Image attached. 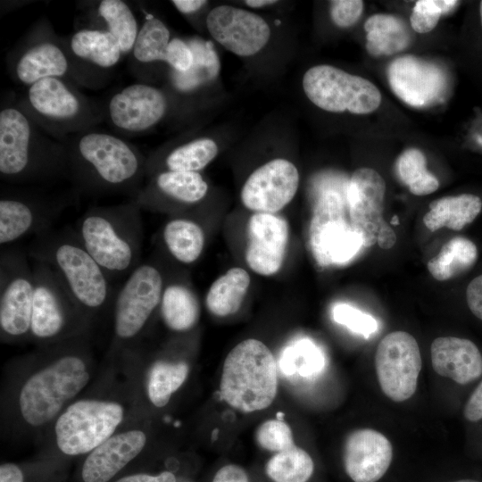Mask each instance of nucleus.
Returning a JSON list of instances; mask_svg holds the SVG:
<instances>
[{
	"label": "nucleus",
	"mask_w": 482,
	"mask_h": 482,
	"mask_svg": "<svg viewBox=\"0 0 482 482\" xmlns=\"http://www.w3.org/2000/svg\"><path fill=\"white\" fill-rule=\"evenodd\" d=\"M44 347L30 358L33 370L21 379L14 395L16 416L31 431L54 424L93 375L87 334Z\"/></svg>",
	"instance_id": "1"
},
{
	"label": "nucleus",
	"mask_w": 482,
	"mask_h": 482,
	"mask_svg": "<svg viewBox=\"0 0 482 482\" xmlns=\"http://www.w3.org/2000/svg\"><path fill=\"white\" fill-rule=\"evenodd\" d=\"M63 143L67 170L81 190L93 194L128 192L133 197L140 189L146 161L126 140L88 129Z\"/></svg>",
	"instance_id": "2"
},
{
	"label": "nucleus",
	"mask_w": 482,
	"mask_h": 482,
	"mask_svg": "<svg viewBox=\"0 0 482 482\" xmlns=\"http://www.w3.org/2000/svg\"><path fill=\"white\" fill-rule=\"evenodd\" d=\"M30 260L44 262L57 274L69 294L93 320L112 306L111 278L79 241L71 228L46 231L27 249Z\"/></svg>",
	"instance_id": "3"
},
{
	"label": "nucleus",
	"mask_w": 482,
	"mask_h": 482,
	"mask_svg": "<svg viewBox=\"0 0 482 482\" xmlns=\"http://www.w3.org/2000/svg\"><path fill=\"white\" fill-rule=\"evenodd\" d=\"M19 105L0 111V177L10 184L43 181L67 170L64 143L46 137Z\"/></svg>",
	"instance_id": "4"
},
{
	"label": "nucleus",
	"mask_w": 482,
	"mask_h": 482,
	"mask_svg": "<svg viewBox=\"0 0 482 482\" xmlns=\"http://www.w3.org/2000/svg\"><path fill=\"white\" fill-rule=\"evenodd\" d=\"M141 208L128 203L88 209L77 221L75 232L111 279L128 276L141 262Z\"/></svg>",
	"instance_id": "5"
},
{
	"label": "nucleus",
	"mask_w": 482,
	"mask_h": 482,
	"mask_svg": "<svg viewBox=\"0 0 482 482\" xmlns=\"http://www.w3.org/2000/svg\"><path fill=\"white\" fill-rule=\"evenodd\" d=\"M278 392V369L269 347L254 338L238 343L225 358L220 393L243 412L268 408Z\"/></svg>",
	"instance_id": "6"
},
{
	"label": "nucleus",
	"mask_w": 482,
	"mask_h": 482,
	"mask_svg": "<svg viewBox=\"0 0 482 482\" xmlns=\"http://www.w3.org/2000/svg\"><path fill=\"white\" fill-rule=\"evenodd\" d=\"M127 406L112 396L76 399L53 424L58 451L69 457L87 455L124 425Z\"/></svg>",
	"instance_id": "7"
},
{
	"label": "nucleus",
	"mask_w": 482,
	"mask_h": 482,
	"mask_svg": "<svg viewBox=\"0 0 482 482\" xmlns=\"http://www.w3.org/2000/svg\"><path fill=\"white\" fill-rule=\"evenodd\" d=\"M32 261L34 296L29 339L50 345L86 335L91 321L47 264Z\"/></svg>",
	"instance_id": "8"
},
{
	"label": "nucleus",
	"mask_w": 482,
	"mask_h": 482,
	"mask_svg": "<svg viewBox=\"0 0 482 482\" xmlns=\"http://www.w3.org/2000/svg\"><path fill=\"white\" fill-rule=\"evenodd\" d=\"M19 105L44 131L59 138L88 130L100 119L97 109L71 81L60 78L29 86Z\"/></svg>",
	"instance_id": "9"
},
{
	"label": "nucleus",
	"mask_w": 482,
	"mask_h": 482,
	"mask_svg": "<svg viewBox=\"0 0 482 482\" xmlns=\"http://www.w3.org/2000/svg\"><path fill=\"white\" fill-rule=\"evenodd\" d=\"M164 286V275L153 262H140L127 276L112 306L114 352L134 348L159 310Z\"/></svg>",
	"instance_id": "10"
},
{
	"label": "nucleus",
	"mask_w": 482,
	"mask_h": 482,
	"mask_svg": "<svg viewBox=\"0 0 482 482\" xmlns=\"http://www.w3.org/2000/svg\"><path fill=\"white\" fill-rule=\"evenodd\" d=\"M27 252L12 245L0 251V335L2 342L29 339L34 273Z\"/></svg>",
	"instance_id": "11"
},
{
	"label": "nucleus",
	"mask_w": 482,
	"mask_h": 482,
	"mask_svg": "<svg viewBox=\"0 0 482 482\" xmlns=\"http://www.w3.org/2000/svg\"><path fill=\"white\" fill-rule=\"evenodd\" d=\"M303 88L313 104L330 112L369 114L382 99L378 88L367 79L326 64L304 73Z\"/></svg>",
	"instance_id": "12"
},
{
	"label": "nucleus",
	"mask_w": 482,
	"mask_h": 482,
	"mask_svg": "<svg viewBox=\"0 0 482 482\" xmlns=\"http://www.w3.org/2000/svg\"><path fill=\"white\" fill-rule=\"evenodd\" d=\"M312 255L320 266L351 261L364 247L361 236L347 220L341 195L324 191L317 200L309 229Z\"/></svg>",
	"instance_id": "13"
},
{
	"label": "nucleus",
	"mask_w": 482,
	"mask_h": 482,
	"mask_svg": "<svg viewBox=\"0 0 482 482\" xmlns=\"http://www.w3.org/2000/svg\"><path fill=\"white\" fill-rule=\"evenodd\" d=\"M67 203L36 192L2 188L0 195V245L37 237L52 229V225Z\"/></svg>",
	"instance_id": "14"
},
{
	"label": "nucleus",
	"mask_w": 482,
	"mask_h": 482,
	"mask_svg": "<svg viewBox=\"0 0 482 482\" xmlns=\"http://www.w3.org/2000/svg\"><path fill=\"white\" fill-rule=\"evenodd\" d=\"M79 68L68 43L45 28L30 34L12 58L14 78L29 87L47 78L80 81Z\"/></svg>",
	"instance_id": "15"
},
{
	"label": "nucleus",
	"mask_w": 482,
	"mask_h": 482,
	"mask_svg": "<svg viewBox=\"0 0 482 482\" xmlns=\"http://www.w3.org/2000/svg\"><path fill=\"white\" fill-rule=\"evenodd\" d=\"M375 369L383 394L394 402L411 398L417 388L421 355L416 339L408 332L394 331L377 346Z\"/></svg>",
	"instance_id": "16"
},
{
	"label": "nucleus",
	"mask_w": 482,
	"mask_h": 482,
	"mask_svg": "<svg viewBox=\"0 0 482 482\" xmlns=\"http://www.w3.org/2000/svg\"><path fill=\"white\" fill-rule=\"evenodd\" d=\"M386 77L393 93L414 108L442 102L448 90V77L440 65L411 54L391 62Z\"/></svg>",
	"instance_id": "17"
},
{
	"label": "nucleus",
	"mask_w": 482,
	"mask_h": 482,
	"mask_svg": "<svg viewBox=\"0 0 482 482\" xmlns=\"http://www.w3.org/2000/svg\"><path fill=\"white\" fill-rule=\"evenodd\" d=\"M148 434L138 426H123L85 455L79 470V482H113L145 449Z\"/></svg>",
	"instance_id": "18"
},
{
	"label": "nucleus",
	"mask_w": 482,
	"mask_h": 482,
	"mask_svg": "<svg viewBox=\"0 0 482 482\" xmlns=\"http://www.w3.org/2000/svg\"><path fill=\"white\" fill-rule=\"evenodd\" d=\"M299 186V172L290 161L278 158L257 168L241 190V201L256 212L276 213L288 204Z\"/></svg>",
	"instance_id": "19"
},
{
	"label": "nucleus",
	"mask_w": 482,
	"mask_h": 482,
	"mask_svg": "<svg viewBox=\"0 0 482 482\" xmlns=\"http://www.w3.org/2000/svg\"><path fill=\"white\" fill-rule=\"evenodd\" d=\"M386 182L374 169L362 167L352 174L346 189L349 220L361 236L363 246L378 241L383 218Z\"/></svg>",
	"instance_id": "20"
},
{
	"label": "nucleus",
	"mask_w": 482,
	"mask_h": 482,
	"mask_svg": "<svg viewBox=\"0 0 482 482\" xmlns=\"http://www.w3.org/2000/svg\"><path fill=\"white\" fill-rule=\"evenodd\" d=\"M206 26L217 42L239 56L257 54L270 37V29L263 18L229 5H220L210 11Z\"/></svg>",
	"instance_id": "21"
},
{
	"label": "nucleus",
	"mask_w": 482,
	"mask_h": 482,
	"mask_svg": "<svg viewBox=\"0 0 482 482\" xmlns=\"http://www.w3.org/2000/svg\"><path fill=\"white\" fill-rule=\"evenodd\" d=\"M167 107V99L159 88L145 83H134L111 97L107 117L117 130L139 134L159 123Z\"/></svg>",
	"instance_id": "22"
},
{
	"label": "nucleus",
	"mask_w": 482,
	"mask_h": 482,
	"mask_svg": "<svg viewBox=\"0 0 482 482\" xmlns=\"http://www.w3.org/2000/svg\"><path fill=\"white\" fill-rule=\"evenodd\" d=\"M247 238L245 258L249 268L262 276L277 273L282 267L289 238L285 218L275 213H253L248 220Z\"/></svg>",
	"instance_id": "23"
},
{
	"label": "nucleus",
	"mask_w": 482,
	"mask_h": 482,
	"mask_svg": "<svg viewBox=\"0 0 482 482\" xmlns=\"http://www.w3.org/2000/svg\"><path fill=\"white\" fill-rule=\"evenodd\" d=\"M393 447L382 433L371 428L351 432L344 444L343 462L353 482H377L387 471Z\"/></svg>",
	"instance_id": "24"
},
{
	"label": "nucleus",
	"mask_w": 482,
	"mask_h": 482,
	"mask_svg": "<svg viewBox=\"0 0 482 482\" xmlns=\"http://www.w3.org/2000/svg\"><path fill=\"white\" fill-rule=\"evenodd\" d=\"M151 180L132 197L141 209L153 210L162 200L190 205L202 201L208 184L199 172L163 170L150 175Z\"/></svg>",
	"instance_id": "25"
},
{
	"label": "nucleus",
	"mask_w": 482,
	"mask_h": 482,
	"mask_svg": "<svg viewBox=\"0 0 482 482\" xmlns=\"http://www.w3.org/2000/svg\"><path fill=\"white\" fill-rule=\"evenodd\" d=\"M430 355L435 372L457 384L466 385L482 376V354L469 339L437 337L431 344Z\"/></svg>",
	"instance_id": "26"
},
{
	"label": "nucleus",
	"mask_w": 482,
	"mask_h": 482,
	"mask_svg": "<svg viewBox=\"0 0 482 482\" xmlns=\"http://www.w3.org/2000/svg\"><path fill=\"white\" fill-rule=\"evenodd\" d=\"M68 46L75 61L99 69L114 67L123 55L118 40L105 29H82Z\"/></svg>",
	"instance_id": "27"
},
{
	"label": "nucleus",
	"mask_w": 482,
	"mask_h": 482,
	"mask_svg": "<svg viewBox=\"0 0 482 482\" xmlns=\"http://www.w3.org/2000/svg\"><path fill=\"white\" fill-rule=\"evenodd\" d=\"M366 49L374 57L395 54L405 50L411 35L406 22L389 13H376L365 23Z\"/></svg>",
	"instance_id": "28"
},
{
	"label": "nucleus",
	"mask_w": 482,
	"mask_h": 482,
	"mask_svg": "<svg viewBox=\"0 0 482 482\" xmlns=\"http://www.w3.org/2000/svg\"><path fill=\"white\" fill-rule=\"evenodd\" d=\"M423 217L426 228L436 231L442 228L461 230L480 213L481 199L472 194L445 196L432 201Z\"/></svg>",
	"instance_id": "29"
},
{
	"label": "nucleus",
	"mask_w": 482,
	"mask_h": 482,
	"mask_svg": "<svg viewBox=\"0 0 482 482\" xmlns=\"http://www.w3.org/2000/svg\"><path fill=\"white\" fill-rule=\"evenodd\" d=\"M159 312L165 326L174 332L192 329L200 317V304L194 291L181 282L165 284Z\"/></svg>",
	"instance_id": "30"
},
{
	"label": "nucleus",
	"mask_w": 482,
	"mask_h": 482,
	"mask_svg": "<svg viewBox=\"0 0 482 482\" xmlns=\"http://www.w3.org/2000/svg\"><path fill=\"white\" fill-rule=\"evenodd\" d=\"M162 241L174 260L191 264L199 259L204 251L205 234L196 220L188 217H175L163 226Z\"/></svg>",
	"instance_id": "31"
},
{
	"label": "nucleus",
	"mask_w": 482,
	"mask_h": 482,
	"mask_svg": "<svg viewBox=\"0 0 482 482\" xmlns=\"http://www.w3.org/2000/svg\"><path fill=\"white\" fill-rule=\"evenodd\" d=\"M250 283L251 278L245 270L230 268L211 285L205 297L206 308L218 317L236 313L242 305Z\"/></svg>",
	"instance_id": "32"
},
{
	"label": "nucleus",
	"mask_w": 482,
	"mask_h": 482,
	"mask_svg": "<svg viewBox=\"0 0 482 482\" xmlns=\"http://www.w3.org/2000/svg\"><path fill=\"white\" fill-rule=\"evenodd\" d=\"M194 61L185 72L171 71V83L180 92H191L213 81L219 75L220 64L218 54L210 41L194 37L187 41Z\"/></svg>",
	"instance_id": "33"
},
{
	"label": "nucleus",
	"mask_w": 482,
	"mask_h": 482,
	"mask_svg": "<svg viewBox=\"0 0 482 482\" xmlns=\"http://www.w3.org/2000/svg\"><path fill=\"white\" fill-rule=\"evenodd\" d=\"M148 369L145 380L147 398L154 406L164 407L187 380L189 365L184 361L160 359L154 361Z\"/></svg>",
	"instance_id": "34"
},
{
	"label": "nucleus",
	"mask_w": 482,
	"mask_h": 482,
	"mask_svg": "<svg viewBox=\"0 0 482 482\" xmlns=\"http://www.w3.org/2000/svg\"><path fill=\"white\" fill-rule=\"evenodd\" d=\"M478 259L476 245L464 237L448 240L427 263L428 272L439 281L451 279L470 269Z\"/></svg>",
	"instance_id": "35"
},
{
	"label": "nucleus",
	"mask_w": 482,
	"mask_h": 482,
	"mask_svg": "<svg viewBox=\"0 0 482 482\" xmlns=\"http://www.w3.org/2000/svg\"><path fill=\"white\" fill-rule=\"evenodd\" d=\"M96 12L106 30L118 40L122 54H129L140 28L128 4L121 0H103L98 3Z\"/></svg>",
	"instance_id": "36"
},
{
	"label": "nucleus",
	"mask_w": 482,
	"mask_h": 482,
	"mask_svg": "<svg viewBox=\"0 0 482 482\" xmlns=\"http://www.w3.org/2000/svg\"><path fill=\"white\" fill-rule=\"evenodd\" d=\"M395 172L399 180L415 195L432 194L439 187V181L427 169L425 154L418 148L404 150L395 162Z\"/></svg>",
	"instance_id": "37"
},
{
	"label": "nucleus",
	"mask_w": 482,
	"mask_h": 482,
	"mask_svg": "<svg viewBox=\"0 0 482 482\" xmlns=\"http://www.w3.org/2000/svg\"><path fill=\"white\" fill-rule=\"evenodd\" d=\"M325 362L320 348L312 340L302 338L282 351L278 366L286 376L298 374L303 378H312L323 370Z\"/></svg>",
	"instance_id": "38"
},
{
	"label": "nucleus",
	"mask_w": 482,
	"mask_h": 482,
	"mask_svg": "<svg viewBox=\"0 0 482 482\" xmlns=\"http://www.w3.org/2000/svg\"><path fill=\"white\" fill-rule=\"evenodd\" d=\"M313 470L310 454L295 445L276 453L265 466L266 474L273 482H307Z\"/></svg>",
	"instance_id": "39"
},
{
	"label": "nucleus",
	"mask_w": 482,
	"mask_h": 482,
	"mask_svg": "<svg viewBox=\"0 0 482 482\" xmlns=\"http://www.w3.org/2000/svg\"><path fill=\"white\" fill-rule=\"evenodd\" d=\"M217 154L218 146L212 139H195L171 150L164 159L163 170L198 172L206 167Z\"/></svg>",
	"instance_id": "40"
},
{
	"label": "nucleus",
	"mask_w": 482,
	"mask_h": 482,
	"mask_svg": "<svg viewBox=\"0 0 482 482\" xmlns=\"http://www.w3.org/2000/svg\"><path fill=\"white\" fill-rule=\"evenodd\" d=\"M170 31L158 18L149 16L140 27L132 54L139 63L164 62L170 42Z\"/></svg>",
	"instance_id": "41"
},
{
	"label": "nucleus",
	"mask_w": 482,
	"mask_h": 482,
	"mask_svg": "<svg viewBox=\"0 0 482 482\" xmlns=\"http://www.w3.org/2000/svg\"><path fill=\"white\" fill-rule=\"evenodd\" d=\"M460 4L456 0H419L415 3L410 23L417 33H428L435 29L439 19L448 14Z\"/></svg>",
	"instance_id": "42"
},
{
	"label": "nucleus",
	"mask_w": 482,
	"mask_h": 482,
	"mask_svg": "<svg viewBox=\"0 0 482 482\" xmlns=\"http://www.w3.org/2000/svg\"><path fill=\"white\" fill-rule=\"evenodd\" d=\"M258 445L270 452L278 453L295 445L290 427L282 420H268L255 432Z\"/></svg>",
	"instance_id": "43"
},
{
	"label": "nucleus",
	"mask_w": 482,
	"mask_h": 482,
	"mask_svg": "<svg viewBox=\"0 0 482 482\" xmlns=\"http://www.w3.org/2000/svg\"><path fill=\"white\" fill-rule=\"evenodd\" d=\"M332 317L337 323L365 338H369L378 329V323L373 316L347 303L334 305Z\"/></svg>",
	"instance_id": "44"
},
{
	"label": "nucleus",
	"mask_w": 482,
	"mask_h": 482,
	"mask_svg": "<svg viewBox=\"0 0 482 482\" xmlns=\"http://www.w3.org/2000/svg\"><path fill=\"white\" fill-rule=\"evenodd\" d=\"M329 3L331 20L341 29L349 28L356 23L364 8V3L361 0H334Z\"/></svg>",
	"instance_id": "45"
},
{
	"label": "nucleus",
	"mask_w": 482,
	"mask_h": 482,
	"mask_svg": "<svg viewBox=\"0 0 482 482\" xmlns=\"http://www.w3.org/2000/svg\"><path fill=\"white\" fill-rule=\"evenodd\" d=\"M193 61V53L187 42L179 38L170 39L164 62L172 68V71L185 72L190 69Z\"/></svg>",
	"instance_id": "46"
},
{
	"label": "nucleus",
	"mask_w": 482,
	"mask_h": 482,
	"mask_svg": "<svg viewBox=\"0 0 482 482\" xmlns=\"http://www.w3.org/2000/svg\"><path fill=\"white\" fill-rule=\"evenodd\" d=\"M466 300L470 312L482 320V275L473 278L468 285Z\"/></svg>",
	"instance_id": "47"
},
{
	"label": "nucleus",
	"mask_w": 482,
	"mask_h": 482,
	"mask_svg": "<svg viewBox=\"0 0 482 482\" xmlns=\"http://www.w3.org/2000/svg\"><path fill=\"white\" fill-rule=\"evenodd\" d=\"M113 482H177V478L174 473L169 470L158 474L134 472L122 475Z\"/></svg>",
	"instance_id": "48"
},
{
	"label": "nucleus",
	"mask_w": 482,
	"mask_h": 482,
	"mask_svg": "<svg viewBox=\"0 0 482 482\" xmlns=\"http://www.w3.org/2000/svg\"><path fill=\"white\" fill-rule=\"evenodd\" d=\"M463 416L470 422L482 420V380L465 403Z\"/></svg>",
	"instance_id": "49"
},
{
	"label": "nucleus",
	"mask_w": 482,
	"mask_h": 482,
	"mask_svg": "<svg viewBox=\"0 0 482 482\" xmlns=\"http://www.w3.org/2000/svg\"><path fill=\"white\" fill-rule=\"evenodd\" d=\"M25 466L14 462H4L0 466V482H33Z\"/></svg>",
	"instance_id": "50"
},
{
	"label": "nucleus",
	"mask_w": 482,
	"mask_h": 482,
	"mask_svg": "<svg viewBox=\"0 0 482 482\" xmlns=\"http://www.w3.org/2000/svg\"><path fill=\"white\" fill-rule=\"evenodd\" d=\"M212 482H249V478L242 467L237 464H228L216 472Z\"/></svg>",
	"instance_id": "51"
},
{
	"label": "nucleus",
	"mask_w": 482,
	"mask_h": 482,
	"mask_svg": "<svg viewBox=\"0 0 482 482\" xmlns=\"http://www.w3.org/2000/svg\"><path fill=\"white\" fill-rule=\"evenodd\" d=\"M377 243L382 249H389L396 243V235L386 221L381 226L378 231Z\"/></svg>",
	"instance_id": "52"
},
{
	"label": "nucleus",
	"mask_w": 482,
	"mask_h": 482,
	"mask_svg": "<svg viewBox=\"0 0 482 482\" xmlns=\"http://www.w3.org/2000/svg\"><path fill=\"white\" fill-rule=\"evenodd\" d=\"M173 5L184 14H190L200 10L207 1L204 0H174Z\"/></svg>",
	"instance_id": "53"
},
{
	"label": "nucleus",
	"mask_w": 482,
	"mask_h": 482,
	"mask_svg": "<svg viewBox=\"0 0 482 482\" xmlns=\"http://www.w3.org/2000/svg\"><path fill=\"white\" fill-rule=\"evenodd\" d=\"M277 3L275 0H247L245 4L253 8H260Z\"/></svg>",
	"instance_id": "54"
},
{
	"label": "nucleus",
	"mask_w": 482,
	"mask_h": 482,
	"mask_svg": "<svg viewBox=\"0 0 482 482\" xmlns=\"http://www.w3.org/2000/svg\"><path fill=\"white\" fill-rule=\"evenodd\" d=\"M451 482H480V481L472 479V478H463V479H459L455 481H451Z\"/></svg>",
	"instance_id": "55"
},
{
	"label": "nucleus",
	"mask_w": 482,
	"mask_h": 482,
	"mask_svg": "<svg viewBox=\"0 0 482 482\" xmlns=\"http://www.w3.org/2000/svg\"><path fill=\"white\" fill-rule=\"evenodd\" d=\"M479 14H480V20L482 24V1L479 4Z\"/></svg>",
	"instance_id": "56"
},
{
	"label": "nucleus",
	"mask_w": 482,
	"mask_h": 482,
	"mask_svg": "<svg viewBox=\"0 0 482 482\" xmlns=\"http://www.w3.org/2000/svg\"><path fill=\"white\" fill-rule=\"evenodd\" d=\"M398 221H397V219L396 217H395L393 220H392V224H397Z\"/></svg>",
	"instance_id": "57"
}]
</instances>
